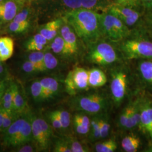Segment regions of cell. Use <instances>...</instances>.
Masks as SVG:
<instances>
[{
  "label": "cell",
  "instance_id": "obj_41",
  "mask_svg": "<svg viewBox=\"0 0 152 152\" xmlns=\"http://www.w3.org/2000/svg\"><path fill=\"white\" fill-rule=\"evenodd\" d=\"M47 117L53 127L57 130L63 129L60 120H59L58 117L53 112V111L49 112L47 114Z\"/></svg>",
  "mask_w": 152,
  "mask_h": 152
},
{
  "label": "cell",
  "instance_id": "obj_6",
  "mask_svg": "<svg viewBox=\"0 0 152 152\" xmlns=\"http://www.w3.org/2000/svg\"><path fill=\"white\" fill-rule=\"evenodd\" d=\"M88 46L87 59L90 63L100 66H107L118 60L115 50L108 42L99 40Z\"/></svg>",
  "mask_w": 152,
  "mask_h": 152
},
{
  "label": "cell",
  "instance_id": "obj_3",
  "mask_svg": "<svg viewBox=\"0 0 152 152\" xmlns=\"http://www.w3.org/2000/svg\"><path fill=\"white\" fill-rule=\"evenodd\" d=\"M108 105L107 98L99 93L80 95L71 100V106L75 110L92 115L104 113Z\"/></svg>",
  "mask_w": 152,
  "mask_h": 152
},
{
  "label": "cell",
  "instance_id": "obj_23",
  "mask_svg": "<svg viewBox=\"0 0 152 152\" xmlns=\"http://www.w3.org/2000/svg\"><path fill=\"white\" fill-rule=\"evenodd\" d=\"M140 145V138L135 135H127L121 141V147L126 152H137Z\"/></svg>",
  "mask_w": 152,
  "mask_h": 152
},
{
  "label": "cell",
  "instance_id": "obj_17",
  "mask_svg": "<svg viewBox=\"0 0 152 152\" xmlns=\"http://www.w3.org/2000/svg\"><path fill=\"white\" fill-rule=\"evenodd\" d=\"M14 51V42L12 38L4 36L0 37V61L4 62L11 58Z\"/></svg>",
  "mask_w": 152,
  "mask_h": 152
},
{
  "label": "cell",
  "instance_id": "obj_48",
  "mask_svg": "<svg viewBox=\"0 0 152 152\" xmlns=\"http://www.w3.org/2000/svg\"><path fill=\"white\" fill-rule=\"evenodd\" d=\"M1 24H2V22H0V29L1 28Z\"/></svg>",
  "mask_w": 152,
  "mask_h": 152
},
{
  "label": "cell",
  "instance_id": "obj_28",
  "mask_svg": "<svg viewBox=\"0 0 152 152\" xmlns=\"http://www.w3.org/2000/svg\"><path fill=\"white\" fill-rule=\"evenodd\" d=\"M31 27V22L17 23L11 21L7 26V31L12 34H22L27 32Z\"/></svg>",
  "mask_w": 152,
  "mask_h": 152
},
{
  "label": "cell",
  "instance_id": "obj_43",
  "mask_svg": "<svg viewBox=\"0 0 152 152\" xmlns=\"http://www.w3.org/2000/svg\"><path fill=\"white\" fill-rule=\"evenodd\" d=\"M14 149H15L14 152H36L37 151V150H38L37 147H34L30 142L25 144Z\"/></svg>",
  "mask_w": 152,
  "mask_h": 152
},
{
  "label": "cell",
  "instance_id": "obj_40",
  "mask_svg": "<svg viewBox=\"0 0 152 152\" xmlns=\"http://www.w3.org/2000/svg\"><path fill=\"white\" fill-rule=\"evenodd\" d=\"M21 68L22 71H23L24 73L29 75L35 74L36 73L40 72L36 65H34L33 63L28 60L24 61L22 63Z\"/></svg>",
  "mask_w": 152,
  "mask_h": 152
},
{
  "label": "cell",
  "instance_id": "obj_29",
  "mask_svg": "<svg viewBox=\"0 0 152 152\" xmlns=\"http://www.w3.org/2000/svg\"><path fill=\"white\" fill-rule=\"evenodd\" d=\"M117 148V144L114 139L98 142L95 144V149L97 152H113Z\"/></svg>",
  "mask_w": 152,
  "mask_h": 152
},
{
  "label": "cell",
  "instance_id": "obj_49",
  "mask_svg": "<svg viewBox=\"0 0 152 152\" xmlns=\"http://www.w3.org/2000/svg\"><path fill=\"white\" fill-rule=\"evenodd\" d=\"M151 24H152V18H151Z\"/></svg>",
  "mask_w": 152,
  "mask_h": 152
},
{
  "label": "cell",
  "instance_id": "obj_34",
  "mask_svg": "<svg viewBox=\"0 0 152 152\" xmlns=\"http://www.w3.org/2000/svg\"><path fill=\"white\" fill-rule=\"evenodd\" d=\"M53 112L60 120L63 129H66L69 127L71 122L70 113L64 109H58L53 110Z\"/></svg>",
  "mask_w": 152,
  "mask_h": 152
},
{
  "label": "cell",
  "instance_id": "obj_25",
  "mask_svg": "<svg viewBox=\"0 0 152 152\" xmlns=\"http://www.w3.org/2000/svg\"><path fill=\"white\" fill-rule=\"evenodd\" d=\"M100 117L101 114H95L91 118L89 133L92 141L100 139Z\"/></svg>",
  "mask_w": 152,
  "mask_h": 152
},
{
  "label": "cell",
  "instance_id": "obj_36",
  "mask_svg": "<svg viewBox=\"0 0 152 152\" xmlns=\"http://www.w3.org/2000/svg\"><path fill=\"white\" fill-rule=\"evenodd\" d=\"M65 140L68 142L72 152H87L89 149L80 141L72 137H66Z\"/></svg>",
  "mask_w": 152,
  "mask_h": 152
},
{
  "label": "cell",
  "instance_id": "obj_45",
  "mask_svg": "<svg viewBox=\"0 0 152 152\" xmlns=\"http://www.w3.org/2000/svg\"><path fill=\"white\" fill-rule=\"evenodd\" d=\"M4 108L0 106V132H1L2 126L4 119Z\"/></svg>",
  "mask_w": 152,
  "mask_h": 152
},
{
  "label": "cell",
  "instance_id": "obj_9",
  "mask_svg": "<svg viewBox=\"0 0 152 152\" xmlns=\"http://www.w3.org/2000/svg\"><path fill=\"white\" fill-rule=\"evenodd\" d=\"M128 85L127 72L122 68H117L112 72L110 93L114 103L120 105L125 99Z\"/></svg>",
  "mask_w": 152,
  "mask_h": 152
},
{
  "label": "cell",
  "instance_id": "obj_20",
  "mask_svg": "<svg viewBox=\"0 0 152 152\" xmlns=\"http://www.w3.org/2000/svg\"><path fill=\"white\" fill-rule=\"evenodd\" d=\"M107 82V77L103 71L96 68L88 71V86L98 88L104 86Z\"/></svg>",
  "mask_w": 152,
  "mask_h": 152
},
{
  "label": "cell",
  "instance_id": "obj_30",
  "mask_svg": "<svg viewBox=\"0 0 152 152\" xmlns=\"http://www.w3.org/2000/svg\"><path fill=\"white\" fill-rule=\"evenodd\" d=\"M115 3L134 8L144 7L152 9V0H116Z\"/></svg>",
  "mask_w": 152,
  "mask_h": 152
},
{
  "label": "cell",
  "instance_id": "obj_33",
  "mask_svg": "<svg viewBox=\"0 0 152 152\" xmlns=\"http://www.w3.org/2000/svg\"><path fill=\"white\" fill-rule=\"evenodd\" d=\"M44 63L45 71L54 70L59 64L58 59L50 52L45 53Z\"/></svg>",
  "mask_w": 152,
  "mask_h": 152
},
{
  "label": "cell",
  "instance_id": "obj_14",
  "mask_svg": "<svg viewBox=\"0 0 152 152\" xmlns=\"http://www.w3.org/2000/svg\"><path fill=\"white\" fill-rule=\"evenodd\" d=\"M64 23L63 19H56L42 26L39 32L49 42L51 41L60 32V28Z\"/></svg>",
  "mask_w": 152,
  "mask_h": 152
},
{
  "label": "cell",
  "instance_id": "obj_12",
  "mask_svg": "<svg viewBox=\"0 0 152 152\" xmlns=\"http://www.w3.org/2000/svg\"><path fill=\"white\" fill-rule=\"evenodd\" d=\"M23 0H10L0 2V22H10L22 9Z\"/></svg>",
  "mask_w": 152,
  "mask_h": 152
},
{
  "label": "cell",
  "instance_id": "obj_42",
  "mask_svg": "<svg viewBox=\"0 0 152 152\" xmlns=\"http://www.w3.org/2000/svg\"><path fill=\"white\" fill-rule=\"evenodd\" d=\"M73 122L75 130L77 134L82 135H84L89 133L90 129L82 125L81 124L78 120H76V118H73Z\"/></svg>",
  "mask_w": 152,
  "mask_h": 152
},
{
  "label": "cell",
  "instance_id": "obj_22",
  "mask_svg": "<svg viewBox=\"0 0 152 152\" xmlns=\"http://www.w3.org/2000/svg\"><path fill=\"white\" fill-rule=\"evenodd\" d=\"M138 71L142 81L152 85V60L140 61L138 64Z\"/></svg>",
  "mask_w": 152,
  "mask_h": 152
},
{
  "label": "cell",
  "instance_id": "obj_4",
  "mask_svg": "<svg viewBox=\"0 0 152 152\" xmlns=\"http://www.w3.org/2000/svg\"><path fill=\"white\" fill-rule=\"evenodd\" d=\"M100 24L102 36L114 42L122 41L130 33L128 26L108 12L100 14Z\"/></svg>",
  "mask_w": 152,
  "mask_h": 152
},
{
  "label": "cell",
  "instance_id": "obj_15",
  "mask_svg": "<svg viewBox=\"0 0 152 152\" xmlns=\"http://www.w3.org/2000/svg\"><path fill=\"white\" fill-rule=\"evenodd\" d=\"M42 87L44 100L54 98L59 91V83L53 77H45L39 80Z\"/></svg>",
  "mask_w": 152,
  "mask_h": 152
},
{
  "label": "cell",
  "instance_id": "obj_38",
  "mask_svg": "<svg viewBox=\"0 0 152 152\" xmlns=\"http://www.w3.org/2000/svg\"><path fill=\"white\" fill-rule=\"evenodd\" d=\"M31 14L32 10L31 8L26 7L24 9H22L20 11H19V12L16 14L12 21L17 23L30 21Z\"/></svg>",
  "mask_w": 152,
  "mask_h": 152
},
{
  "label": "cell",
  "instance_id": "obj_35",
  "mask_svg": "<svg viewBox=\"0 0 152 152\" xmlns=\"http://www.w3.org/2000/svg\"><path fill=\"white\" fill-rule=\"evenodd\" d=\"M131 108H132V102H130L121 112L119 116L118 122V126L121 129L125 130L126 125L128 123V121L130 117Z\"/></svg>",
  "mask_w": 152,
  "mask_h": 152
},
{
  "label": "cell",
  "instance_id": "obj_27",
  "mask_svg": "<svg viewBox=\"0 0 152 152\" xmlns=\"http://www.w3.org/2000/svg\"><path fill=\"white\" fill-rule=\"evenodd\" d=\"M45 52L42 51H31L28 54L27 60L30 61L36 65L40 72H45L44 59Z\"/></svg>",
  "mask_w": 152,
  "mask_h": 152
},
{
  "label": "cell",
  "instance_id": "obj_7",
  "mask_svg": "<svg viewBox=\"0 0 152 152\" xmlns=\"http://www.w3.org/2000/svg\"><path fill=\"white\" fill-rule=\"evenodd\" d=\"M33 141L39 151H46L50 146L53 137L52 129L48 122L40 117L32 115Z\"/></svg>",
  "mask_w": 152,
  "mask_h": 152
},
{
  "label": "cell",
  "instance_id": "obj_13",
  "mask_svg": "<svg viewBox=\"0 0 152 152\" xmlns=\"http://www.w3.org/2000/svg\"><path fill=\"white\" fill-rule=\"evenodd\" d=\"M59 33L64 39L68 56L76 54L78 50L77 36L71 26L64 22Z\"/></svg>",
  "mask_w": 152,
  "mask_h": 152
},
{
  "label": "cell",
  "instance_id": "obj_44",
  "mask_svg": "<svg viewBox=\"0 0 152 152\" xmlns=\"http://www.w3.org/2000/svg\"><path fill=\"white\" fill-rule=\"evenodd\" d=\"M0 75L4 79H7L9 77L8 71L4 62L0 61Z\"/></svg>",
  "mask_w": 152,
  "mask_h": 152
},
{
  "label": "cell",
  "instance_id": "obj_16",
  "mask_svg": "<svg viewBox=\"0 0 152 152\" xmlns=\"http://www.w3.org/2000/svg\"><path fill=\"white\" fill-rule=\"evenodd\" d=\"M13 87V106L14 110L17 114L22 115L27 109V104L22 91L15 82L12 81Z\"/></svg>",
  "mask_w": 152,
  "mask_h": 152
},
{
  "label": "cell",
  "instance_id": "obj_26",
  "mask_svg": "<svg viewBox=\"0 0 152 152\" xmlns=\"http://www.w3.org/2000/svg\"><path fill=\"white\" fill-rule=\"evenodd\" d=\"M1 106L5 110L14 111L13 106V87L12 81H10L4 94Z\"/></svg>",
  "mask_w": 152,
  "mask_h": 152
},
{
  "label": "cell",
  "instance_id": "obj_18",
  "mask_svg": "<svg viewBox=\"0 0 152 152\" xmlns=\"http://www.w3.org/2000/svg\"><path fill=\"white\" fill-rule=\"evenodd\" d=\"M141 102L142 100L139 99L132 102V108L130 117L125 130H132L136 127H138L141 113Z\"/></svg>",
  "mask_w": 152,
  "mask_h": 152
},
{
  "label": "cell",
  "instance_id": "obj_1",
  "mask_svg": "<svg viewBox=\"0 0 152 152\" xmlns=\"http://www.w3.org/2000/svg\"><path fill=\"white\" fill-rule=\"evenodd\" d=\"M73 28L77 36L90 46L102 37L100 14L89 9H76L68 11L63 18Z\"/></svg>",
  "mask_w": 152,
  "mask_h": 152
},
{
  "label": "cell",
  "instance_id": "obj_2",
  "mask_svg": "<svg viewBox=\"0 0 152 152\" xmlns=\"http://www.w3.org/2000/svg\"><path fill=\"white\" fill-rule=\"evenodd\" d=\"M32 115L23 114L3 133V142L8 148H16L33 141Z\"/></svg>",
  "mask_w": 152,
  "mask_h": 152
},
{
  "label": "cell",
  "instance_id": "obj_11",
  "mask_svg": "<svg viewBox=\"0 0 152 152\" xmlns=\"http://www.w3.org/2000/svg\"><path fill=\"white\" fill-rule=\"evenodd\" d=\"M138 127L141 132L147 136L152 144V102L142 100L141 113Z\"/></svg>",
  "mask_w": 152,
  "mask_h": 152
},
{
  "label": "cell",
  "instance_id": "obj_39",
  "mask_svg": "<svg viewBox=\"0 0 152 152\" xmlns=\"http://www.w3.org/2000/svg\"><path fill=\"white\" fill-rule=\"evenodd\" d=\"M53 152H72V151L65 139H58L55 142Z\"/></svg>",
  "mask_w": 152,
  "mask_h": 152
},
{
  "label": "cell",
  "instance_id": "obj_32",
  "mask_svg": "<svg viewBox=\"0 0 152 152\" xmlns=\"http://www.w3.org/2000/svg\"><path fill=\"white\" fill-rule=\"evenodd\" d=\"M30 92L33 99L36 102L44 100L42 87L39 80L33 82L30 86Z\"/></svg>",
  "mask_w": 152,
  "mask_h": 152
},
{
  "label": "cell",
  "instance_id": "obj_21",
  "mask_svg": "<svg viewBox=\"0 0 152 152\" xmlns=\"http://www.w3.org/2000/svg\"><path fill=\"white\" fill-rule=\"evenodd\" d=\"M63 2L64 5L72 10H92L97 5L98 0H63Z\"/></svg>",
  "mask_w": 152,
  "mask_h": 152
},
{
  "label": "cell",
  "instance_id": "obj_8",
  "mask_svg": "<svg viewBox=\"0 0 152 152\" xmlns=\"http://www.w3.org/2000/svg\"><path fill=\"white\" fill-rule=\"evenodd\" d=\"M65 90L71 95L85 90L88 86V71L83 68L76 67L67 75L64 80Z\"/></svg>",
  "mask_w": 152,
  "mask_h": 152
},
{
  "label": "cell",
  "instance_id": "obj_19",
  "mask_svg": "<svg viewBox=\"0 0 152 152\" xmlns=\"http://www.w3.org/2000/svg\"><path fill=\"white\" fill-rule=\"evenodd\" d=\"M49 41L38 33L29 38L24 44V48L27 51H42Z\"/></svg>",
  "mask_w": 152,
  "mask_h": 152
},
{
  "label": "cell",
  "instance_id": "obj_46",
  "mask_svg": "<svg viewBox=\"0 0 152 152\" xmlns=\"http://www.w3.org/2000/svg\"><path fill=\"white\" fill-rule=\"evenodd\" d=\"M5 80V79H4V78H2V77L0 75V81H1V80Z\"/></svg>",
  "mask_w": 152,
  "mask_h": 152
},
{
  "label": "cell",
  "instance_id": "obj_5",
  "mask_svg": "<svg viewBox=\"0 0 152 152\" xmlns=\"http://www.w3.org/2000/svg\"><path fill=\"white\" fill-rule=\"evenodd\" d=\"M120 50L128 60L152 59V41L142 37L125 38L121 44Z\"/></svg>",
  "mask_w": 152,
  "mask_h": 152
},
{
  "label": "cell",
  "instance_id": "obj_37",
  "mask_svg": "<svg viewBox=\"0 0 152 152\" xmlns=\"http://www.w3.org/2000/svg\"><path fill=\"white\" fill-rule=\"evenodd\" d=\"M110 129V125L108 117L104 113L100 117V139L106 138L108 136Z\"/></svg>",
  "mask_w": 152,
  "mask_h": 152
},
{
  "label": "cell",
  "instance_id": "obj_47",
  "mask_svg": "<svg viewBox=\"0 0 152 152\" xmlns=\"http://www.w3.org/2000/svg\"><path fill=\"white\" fill-rule=\"evenodd\" d=\"M10 1V0H0V2H4V1ZM15 1H18V0H15Z\"/></svg>",
  "mask_w": 152,
  "mask_h": 152
},
{
  "label": "cell",
  "instance_id": "obj_24",
  "mask_svg": "<svg viewBox=\"0 0 152 152\" xmlns=\"http://www.w3.org/2000/svg\"><path fill=\"white\" fill-rule=\"evenodd\" d=\"M50 48L55 54L62 56H69L66 49L64 40L60 33L51 41Z\"/></svg>",
  "mask_w": 152,
  "mask_h": 152
},
{
  "label": "cell",
  "instance_id": "obj_10",
  "mask_svg": "<svg viewBox=\"0 0 152 152\" xmlns=\"http://www.w3.org/2000/svg\"><path fill=\"white\" fill-rule=\"evenodd\" d=\"M108 12L119 18L128 27L135 25L140 18V14L136 8L116 3L109 7Z\"/></svg>",
  "mask_w": 152,
  "mask_h": 152
},
{
  "label": "cell",
  "instance_id": "obj_31",
  "mask_svg": "<svg viewBox=\"0 0 152 152\" xmlns=\"http://www.w3.org/2000/svg\"><path fill=\"white\" fill-rule=\"evenodd\" d=\"M20 115L17 114L15 111L7 110L4 109V119L1 132H5L6 130L16 121Z\"/></svg>",
  "mask_w": 152,
  "mask_h": 152
}]
</instances>
